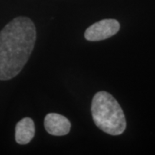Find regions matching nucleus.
<instances>
[{
  "mask_svg": "<svg viewBox=\"0 0 155 155\" xmlns=\"http://www.w3.org/2000/svg\"><path fill=\"white\" fill-rule=\"evenodd\" d=\"M36 30L28 17H19L0 32V80H10L21 72L34 49Z\"/></svg>",
  "mask_w": 155,
  "mask_h": 155,
  "instance_id": "obj_1",
  "label": "nucleus"
},
{
  "mask_svg": "<svg viewBox=\"0 0 155 155\" xmlns=\"http://www.w3.org/2000/svg\"><path fill=\"white\" fill-rule=\"evenodd\" d=\"M93 119L103 131L113 136L121 134L127 127L123 110L114 96L99 91L94 96L91 104Z\"/></svg>",
  "mask_w": 155,
  "mask_h": 155,
  "instance_id": "obj_2",
  "label": "nucleus"
},
{
  "mask_svg": "<svg viewBox=\"0 0 155 155\" xmlns=\"http://www.w3.org/2000/svg\"><path fill=\"white\" fill-rule=\"evenodd\" d=\"M119 29L120 24L116 19H102L91 25L85 32L84 36L88 41H101L116 35Z\"/></svg>",
  "mask_w": 155,
  "mask_h": 155,
  "instance_id": "obj_3",
  "label": "nucleus"
},
{
  "mask_svg": "<svg viewBox=\"0 0 155 155\" xmlns=\"http://www.w3.org/2000/svg\"><path fill=\"white\" fill-rule=\"evenodd\" d=\"M46 131L53 136H64L69 133L71 124L65 116L56 113H50L44 120Z\"/></svg>",
  "mask_w": 155,
  "mask_h": 155,
  "instance_id": "obj_4",
  "label": "nucleus"
},
{
  "mask_svg": "<svg viewBox=\"0 0 155 155\" xmlns=\"http://www.w3.org/2000/svg\"><path fill=\"white\" fill-rule=\"evenodd\" d=\"M35 127L33 120L26 117L20 120L15 127V140L19 144H27L33 139Z\"/></svg>",
  "mask_w": 155,
  "mask_h": 155,
  "instance_id": "obj_5",
  "label": "nucleus"
}]
</instances>
